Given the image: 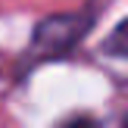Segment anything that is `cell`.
<instances>
[{
  "label": "cell",
  "instance_id": "obj_1",
  "mask_svg": "<svg viewBox=\"0 0 128 128\" xmlns=\"http://www.w3.org/2000/svg\"><path fill=\"white\" fill-rule=\"evenodd\" d=\"M91 28V19L84 12H62V16H47L31 31V53L38 60L62 56L81 41Z\"/></svg>",
  "mask_w": 128,
  "mask_h": 128
},
{
  "label": "cell",
  "instance_id": "obj_2",
  "mask_svg": "<svg viewBox=\"0 0 128 128\" xmlns=\"http://www.w3.org/2000/svg\"><path fill=\"white\" fill-rule=\"evenodd\" d=\"M106 53L112 56H122V60H128V19L122 25H119L116 31H112L110 38H106Z\"/></svg>",
  "mask_w": 128,
  "mask_h": 128
},
{
  "label": "cell",
  "instance_id": "obj_3",
  "mask_svg": "<svg viewBox=\"0 0 128 128\" xmlns=\"http://www.w3.org/2000/svg\"><path fill=\"white\" fill-rule=\"evenodd\" d=\"M60 128H94V119H88V116H75V119H69V122H62Z\"/></svg>",
  "mask_w": 128,
  "mask_h": 128
},
{
  "label": "cell",
  "instance_id": "obj_4",
  "mask_svg": "<svg viewBox=\"0 0 128 128\" xmlns=\"http://www.w3.org/2000/svg\"><path fill=\"white\" fill-rule=\"evenodd\" d=\"M125 128H128V122H125Z\"/></svg>",
  "mask_w": 128,
  "mask_h": 128
}]
</instances>
